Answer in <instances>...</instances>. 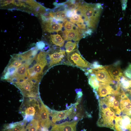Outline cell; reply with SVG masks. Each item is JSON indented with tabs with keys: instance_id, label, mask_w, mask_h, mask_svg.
Returning a JSON list of instances; mask_svg holds the SVG:
<instances>
[{
	"instance_id": "1",
	"label": "cell",
	"mask_w": 131,
	"mask_h": 131,
	"mask_svg": "<svg viewBox=\"0 0 131 131\" xmlns=\"http://www.w3.org/2000/svg\"><path fill=\"white\" fill-rule=\"evenodd\" d=\"M103 9L100 3L79 1L74 11L82 16L89 28L93 31L97 27Z\"/></svg>"
},
{
	"instance_id": "2",
	"label": "cell",
	"mask_w": 131,
	"mask_h": 131,
	"mask_svg": "<svg viewBox=\"0 0 131 131\" xmlns=\"http://www.w3.org/2000/svg\"><path fill=\"white\" fill-rule=\"evenodd\" d=\"M99 112L97 125L106 127L114 130L116 113L114 109L108 106L101 98L98 99Z\"/></svg>"
},
{
	"instance_id": "3",
	"label": "cell",
	"mask_w": 131,
	"mask_h": 131,
	"mask_svg": "<svg viewBox=\"0 0 131 131\" xmlns=\"http://www.w3.org/2000/svg\"><path fill=\"white\" fill-rule=\"evenodd\" d=\"M47 53L44 51H41L38 54L36 64L32 67L28 68L29 79L41 77L40 75H42L44 68L47 64Z\"/></svg>"
},
{
	"instance_id": "4",
	"label": "cell",
	"mask_w": 131,
	"mask_h": 131,
	"mask_svg": "<svg viewBox=\"0 0 131 131\" xmlns=\"http://www.w3.org/2000/svg\"><path fill=\"white\" fill-rule=\"evenodd\" d=\"M67 59L69 62L72 65L83 69L90 67V64L82 57L77 49L68 54Z\"/></svg>"
},
{
	"instance_id": "5",
	"label": "cell",
	"mask_w": 131,
	"mask_h": 131,
	"mask_svg": "<svg viewBox=\"0 0 131 131\" xmlns=\"http://www.w3.org/2000/svg\"><path fill=\"white\" fill-rule=\"evenodd\" d=\"M87 71L90 73L95 74L97 80L99 82L112 85L116 83L113 80L106 69L103 66L97 68L89 69Z\"/></svg>"
},
{
	"instance_id": "6",
	"label": "cell",
	"mask_w": 131,
	"mask_h": 131,
	"mask_svg": "<svg viewBox=\"0 0 131 131\" xmlns=\"http://www.w3.org/2000/svg\"><path fill=\"white\" fill-rule=\"evenodd\" d=\"M115 119V131H131V116L121 112Z\"/></svg>"
},
{
	"instance_id": "7",
	"label": "cell",
	"mask_w": 131,
	"mask_h": 131,
	"mask_svg": "<svg viewBox=\"0 0 131 131\" xmlns=\"http://www.w3.org/2000/svg\"><path fill=\"white\" fill-rule=\"evenodd\" d=\"M120 61L116 62L113 64L104 66L113 80L119 82L123 75L120 67Z\"/></svg>"
},
{
	"instance_id": "8",
	"label": "cell",
	"mask_w": 131,
	"mask_h": 131,
	"mask_svg": "<svg viewBox=\"0 0 131 131\" xmlns=\"http://www.w3.org/2000/svg\"><path fill=\"white\" fill-rule=\"evenodd\" d=\"M74 108V104L69 108L61 111H56L50 110V117L53 124L57 122L69 117L73 112Z\"/></svg>"
},
{
	"instance_id": "9",
	"label": "cell",
	"mask_w": 131,
	"mask_h": 131,
	"mask_svg": "<svg viewBox=\"0 0 131 131\" xmlns=\"http://www.w3.org/2000/svg\"><path fill=\"white\" fill-rule=\"evenodd\" d=\"M56 21L51 18L47 21L43 22L42 26L44 30L49 33L58 32L61 31L63 27V24Z\"/></svg>"
},
{
	"instance_id": "10",
	"label": "cell",
	"mask_w": 131,
	"mask_h": 131,
	"mask_svg": "<svg viewBox=\"0 0 131 131\" xmlns=\"http://www.w3.org/2000/svg\"><path fill=\"white\" fill-rule=\"evenodd\" d=\"M77 121H66L59 124H54L51 131H76Z\"/></svg>"
},
{
	"instance_id": "11",
	"label": "cell",
	"mask_w": 131,
	"mask_h": 131,
	"mask_svg": "<svg viewBox=\"0 0 131 131\" xmlns=\"http://www.w3.org/2000/svg\"><path fill=\"white\" fill-rule=\"evenodd\" d=\"M63 32L64 39L65 40L78 41L83 37L87 36L85 32L81 29L71 31L65 30Z\"/></svg>"
},
{
	"instance_id": "12",
	"label": "cell",
	"mask_w": 131,
	"mask_h": 131,
	"mask_svg": "<svg viewBox=\"0 0 131 131\" xmlns=\"http://www.w3.org/2000/svg\"><path fill=\"white\" fill-rule=\"evenodd\" d=\"M65 51L60 49L57 51L49 55V66L59 63L63 59L65 55Z\"/></svg>"
},
{
	"instance_id": "13",
	"label": "cell",
	"mask_w": 131,
	"mask_h": 131,
	"mask_svg": "<svg viewBox=\"0 0 131 131\" xmlns=\"http://www.w3.org/2000/svg\"><path fill=\"white\" fill-rule=\"evenodd\" d=\"M96 90L99 97H104L109 94H112L113 89L110 84L101 82L99 83V87Z\"/></svg>"
},
{
	"instance_id": "14",
	"label": "cell",
	"mask_w": 131,
	"mask_h": 131,
	"mask_svg": "<svg viewBox=\"0 0 131 131\" xmlns=\"http://www.w3.org/2000/svg\"><path fill=\"white\" fill-rule=\"evenodd\" d=\"M120 106L121 112L128 115L131 110V101L127 97L124 99H120Z\"/></svg>"
},
{
	"instance_id": "15",
	"label": "cell",
	"mask_w": 131,
	"mask_h": 131,
	"mask_svg": "<svg viewBox=\"0 0 131 131\" xmlns=\"http://www.w3.org/2000/svg\"><path fill=\"white\" fill-rule=\"evenodd\" d=\"M49 14L50 17L56 21L64 22L67 20L66 11V10L58 11L56 12L51 11L49 12Z\"/></svg>"
},
{
	"instance_id": "16",
	"label": "cell",
	"mask_w": 131,
	"mask_h": 131,
	"mask_svg": "<svg viewBox=\"0 0 131 131\" xmlns=\"http://www.w3.org/2000/svg\"><path fill=\"white\" fill-rule=\"evenodd\" d=\"M50 38L52 43L60 47L63 46L64 40L59 34H51L50 36Z\"/></svg>"
},
{
	"instance_id": "17",
	"label": "cell",
	"mask_w": 131,
	"mask_h": 131,
	"mask_svg": "<svg viewBox=\"0 0 131 131\" xmlns=\"http://www.w3.org/2000/svg\"><path fill=\"white\" fill-rule=\"evenodd\" d=\"M86 75L88 77L89 84L93 89L97 90L99 87V83L95 75L89 73Z\"/></svg>"
},
{
	"instance_id": "18",
	"label": "cell",
	"mask_w": 131,
	"mask_h": 131,
	"mask_svg": "<svg viewBox=\"0 0 131 131\" xmlns=\"http://www.w3.org/2000/svg\"><path fill=\"white\" fill-rule=\"evenodd\" d=\"M130 80L123 74L119 81L122 89L124 91H127L130 87Z\"/></svg>"
},
{
	"instance_id": "19",
	"label": "cell",
	"mask_w": 131,
	"mask_h": 131,
	"mask_svg": "<svg viewBox=\"0 0 131 131\" xmlns=\"http://www.w3.org/2000/svg\"><path fill=\"white\" fill-rule=\"evenodd\" d=\"M70 21L74 24H76L77 23L81 22L86 25L82 16L80 15L76 14L74 10L72 15L70 18Z\"/></svg>"
},
{
	"instance_id": "20",
	"label": "cell",
	"mask_w": 131,
	"mask_h": 131,
	"mask_svg": "<svg viewBox=\"0 0 131 131\" xmlns=\"http://www.w3.org/2000/svg\"><path fill=\"white\" fill-rule=\"evenodd\" d=\"M77 46L76 42H73L71 41L67 42L65 44V47L67 54H69L74 50Z\"/></svg>"
},
{
	"instance_id": "21",
	"label": "cell",
	"mask_w": 131,
	"mask_h": 131,
	"mask_svg": "<svg viewBox=\"0 0 131 131\" xmlns=\"http://www.w3.org/2000/svg\"><path fill=\"white\" fill-rule=\"evenodd\" d=\"M64 27L66 31H74L80 29L72 23L67 21L65 24Z\"/></svg>"
},
{
	"instance_id": "22",
	"label": "cell",
	"mask_w": 131,
	"mask_h": 131,
	"mask_svg": "<svg viewBox=\"0 0 131 131\" xmlns=\"http://www.w3.org/2000/svg\"><path fill=\"white\" fill-rule=\"evenodd\" d=\"M123 75L126 77L131 79V63H130L123 72Z\"/></svg>"
},
{
	"instance_id": "23",
	"label": "cell",
	"mask_w": 131,
	"mask_h": 131,
	"mask_svg": "<svg viewBox=\"0 0 131 131\" xmlns=\"http://www.w3.org/2000/svg\"><path fill=\"white\" fill-rule=\"evenodd\" d=\"M12 3L17 6L26 7L24 3L21 0H13Z\"/></svg>"
},
{
	"instance_id": "24",
	"label": "cell",
	"mask_w": 131,
	"mask_h": 131,
	"mask_svg": "<svg viewBox=\"0 0 131 131\" xmlns=\"http://www.w3.org/2000/svg\"><path fill=\"white\" fill-rule=\"evenodd\" d=\"M100 65L99 62L97 61L94 62L93 63L90 64V67L92 69L97 68L102 66Z\"/></svg>"
},
{
	"instance_id": "25",
	"label": "cell",
	"mask_w": 131,
	"mask_h": 131,
	"mask_svg": "<svg viewBox=\"0 0 131 131\" xmlns=\"http://www.w3.org/2000/svg\"><path fill=\"white\" fill-rule=\"evenodd\" d=\"M45 46V44L43 41H40L37 43V48L38 49H42L44 48Z\"/></svg>"
},
{
	"instance_id": "26",
	"label": "cell",
	"mask_w": 131,
	"mask_h": 131,
	"mask_svg": "<svg viewBox=\"0 0 131 131\" xmlns=\"http://www.w3.org/2000/svg\"><path fill=\"white\" fill-rule=\"evenodd\" d=\"M13 0H7L4 1L1 3V6H6L12 3Z\"/></svg>"
},
{
	"instance_id": "27",
	"label": "cell",
	"mask_w": 131,
	"mask_h": 131,
	"mask_svg": "<svg viewBox=\"0 0 131 131\" xmlns=\"http://www.w3.org/2000/svg\"><path fill=\"white\" fill-rule=\"evenodd\" d=\"M66 11L67 17H68L70 18L72 15L74 11L67 10H66Z\"/></svg>"
},
{
	"instance_id": "28",
	"label": "cell",
	"mask_w": 131,
	"mask_h": 131,
	"mask_svg": "<svg viewBox=\"0 0 131 131\" xmlns=\"http://www.w3.org/2000/svg\"><path fill=\"white\" fill-rule=\"evenodd\" d=\"M126 91L127 92V93H126V94L128 98L131 101V89H129L127 90Z\"/></svg>"
},
{
	"instance_id": "29",
	"label": "cell",
	"mask_w": 131,
	"mask_h": 131,
	"mask_svg": "<svg viewBox=\"0 0 131 131\" xmlns=\"http://www.w3.org/2000/svg\"><path fill=\"white\" fill-rule=\"evenodd\" d=\"M82 91H79L77 94V99L81 98L82 96Z\"/></svg>"
},
{
	"instance_id": "30",
	"label": "cell",
	"mask_w": 131,
	"mask_h": 131,
	"mask_svg": "<svg viewBox=\"0 0 131 131\" xmlns=\"http://www.w3.org/2000/svg\"><path fill=\"white\" fill-rule=\"evenodd\" d=\"M128 115L131 116V110L129 112Z\"/></svg>"
}]
</instances>
